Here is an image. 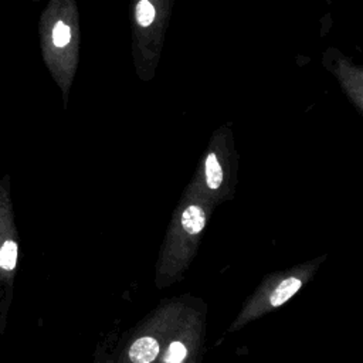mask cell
<instances>
[{
	"mask_svg": "<svg viewBox=\"0 0 363 363\" xmlns=\"http://www.w3.org/2000/svg\"><path fill=\"white\" fill-rule=\"evenodd\" d=\"M159 344L149 337L138 339L129 349V357L133 363H151L159 353Z\"/></svg>",
	"mask_w": 363,
	"mask_h": 363,
	"instance_id": "obj_1",
	"label": "cell"
},
{
	"mask_svg": "<svg viewBox=\"0 0 363 363\" xmlns=\"http://www.w3.org/2000/svg\"><path fill=\"white\" fill-rule=\"evenodd\" d=\"M71 40V30L70 27L63 23V21H59L57 24L54 26V30H53V41H54V46L57 47H64L70 43Z\"/></svg>",
	"mask_w": 363,
	"mask_h": 363,
	"instance_id": "obj_7",
	"label": "cell"
},
{
	"mask_svg": "<svg viewBox=\"0 0 363 363\" xmlns=\"http://www.w3.org/2000/svg\"><path fill=\"white\" fill-rule=\"evenodd\" d=\"M186 353H187V351H186L183 344L174 342L165 355V362L166 363H182L186 357Z\"/></svg>",
	"mask_w": 363,
	"mask_h": 363,
	"instance_id": "obj_8",
	"label": "cell"
},
{
	"mask_svg": "<svg viewBox=\"0 0 363 363\" xmlns=\"http://www.w3.org/2000/svg\"><path fill=\"white\" fill-rule=\"evenodd\" d=\"M182 226L189 234H198L206 226V217L199 206H190L182 214Z\"/></svg>",
	"mask_w": 363,
	"mask_h": 363,
	"instance_id": "obj_2",
	"label": "cell"
},
{
	"mask_svg": "<svg viewBox=\"0 0 363 363\" xmlns=\"http://www.w3.org/2000/svg\"><path fill=\"white\" fill-rule=\"evenodd\" d=\"M206 182L207 186L213 190H216L217 187H220L221 182H223V171H221V166L217 160V156L214 153H210L206 159Z\"/></svg>",
	"mask_w": 363,
	"mask_h": 363,
	"instance_id": "obj_4",
	"label": "cell"
},
{
	"mask_svg": "<svg viewBox=\"0 0 363 363\" xmlns=\"http://www.w3.org/2000/svg\"><path fill=\"white\" fill-rule=\"evenodd\" d=\"M301 288V281L295 277L287 278L284 280L280 286L275 288V291L272 292L270 302L272 306H280L284 302H287L292 295H295L298 292V290Z\"/></svg>",
	"mask_w": 363,
	"mask_h": 363,
	"instance_id": "obj_3",
	"label": "cell"
},
{
	"mask_svg": "<svg viewBox=\"0 0 363 363\" xmlns=\"http://www.w3.org/2000/svg\"><path fill=\"white\" fill-rule=\"evenodd\" d=\"M155 19V9L149 0H141L136 5V20L142 27H148L152 24Z\"/></svg>",
	"mask_w": 363,
	"mask_h": 363,
	"instance_id": "obj_5",
	"label": "cell"
},
{
	"mask_svg": "<svg viewBox=\"0 0 363 363\" xmlns=\"http://www.w3.org/2000/svg\"><path fill=\"white\" fill-rule=\"evenodd\" d=\"M17 260V245L13 241H8L3 248L0 250V267L5 270H12Z\"/></svg>",
	"mask_w": 363,
	"mask_h": 363,
	"instance_id": "obj_6",
	"label": "cell"
}]
</instances>
